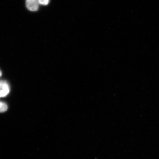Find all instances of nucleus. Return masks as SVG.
<instances>
[{
	"label": "nucleus",
	"instance_id": "nucleus-1",
	"mask_svg": "<svg viewBox=\"0 0 159 159\" xmlns=\"http://www.w3.org/2000/svg\"><path fill=\"white\" fill-rule=\"evenodd\" d=\"M26 6L27 9L32 11H37L39 7L38 0H26Z\"/></svg>",
	"mask_w": 159,
	"mask_h": 159
},
{
	"label": "nucleus",
	"instance_id": "nucleus-2",
	"mask_svg": "<svg viewBox=\"0 0 159 159\" xmlns=\"http://www.w3.org/2000/svg\"><path fill=\"white\" fill-rule=\"evenodd\" d=\"M9 86L6 81H0V97H4L9 94Z\"/></svg>",
	"mask_w": 159,
	"mask_h": 159
},
{
	"label": "nucleus",
	"instance_id": "nucleus-3",
	"mask_svg": "<svg viewBox=\"0 0 159 159\" xmlns=\"http://www.w3.org/2000/svg\"><path fill=\"white\" fill-rule=\"evenodd\" d=\"M8 109V106L6 103L0 102V112H6Z\"/></svg>",
	"mask_w": 159,
	"mask_h": 159
},
{
	"label": "nucleus",
	"instance_id": "nucleus-4",
	"mask_svg": "<svg viewBox=\"0 0 159 159\" xmlns=\"http://www.w3.org/2000/svg\"><path fill=\"white\" fill-rule=\"evenodd\" d=\"M38 2L40 5L46 6L50 2V0H38Z\"/></svg>",
	"mask_w": 159,
	"mask_h": 159
},
{
	"label": "nucleus",
	"instance_id": "nucleus-5",
	"mask_svg": "<svg viewBox=\"0 0 159 159\" xmlns=\"http://www.w3.org/2000/svg\"><path fill=\"white\" fill-rule=\"evenodd\" d=\"M2 73H1V71H0V77H1V76H2Z\"/></svg>",
	"mask_w": 159,
	"mask_h": 159
}]
</instances>
